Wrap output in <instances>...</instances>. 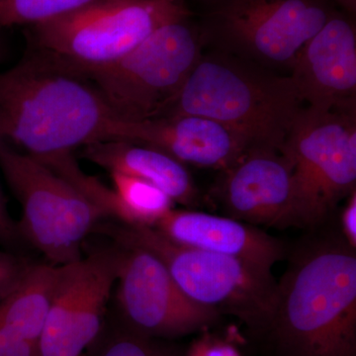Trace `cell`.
Segmentation results:
<instances>
[{
	"label": "cell",
	"mask_w": 356,
	"mask_h": 356,
	"mask_svg": "<svg viewBox=\"0 0 356 356\" xmlns=\"http://www.w3.org/2000/svg\"><path fill=\"white\" fill-rule=\"evenodd\" d=\"M116 115L88 74L31 47L0 74V142L54 168L74 149L112 139Z\"/></svg>",
	"instance_id": "obj_1"
},
{
	"label": "cell",
	"mask_w": 356,
	"mask_h": 356,
	"mask_svg": "<svg viewBox=\"0 0 356 356\" xmlns=\"http://www.w3.org/2000/svg\"><path fill=\"white\" fill-rule=\"evenodd\" d=\"M98 0H0V29L41 24Z\"/></svg>",
	"instance_id": "obj_20"
},
{
	"label": "cell",
	"mask_w": 356,
	"mask_h": 356,
	"mask_svg": "<svg viewBox=\"0 0 356 356\" xmlns=\"http://www.w3.org/2000/svg\"><path fill=\"white\" fill-rule=\"evenodd\" d=\"M19 236L17 224L11 219L6 200L0 191V243H13L16 242Z\"/></svg>",
	"instance_id": "obj_24"
},
{
	"label": "cell",
	"mask_w": 356,
	"mask_h": 356,
	"mask_svg": "<svg viewBox=\"0 0 356 356\" xmlns=\"http://www.w3.org/2000/svg\"><path fill=\"white\" fill-rule=\"evenodd\" d=\"M184 356H238L235 350L226 344L198 341L192 346Z\"/></svg>",
	"instance_id": "obj_25"
},
{
	"label": "cell",
	"mask_w": 356,
	"mask_h": 356,
	"mask_svg": "<svg viewBox=\"0 0 356 356\" xmlns=\"http://www.w3.org/2000/svg\"><path fill=\"white\" fill-rule=\"evenodd\" d=\"M222 172L218 192L228 217L255 227H287L292 168L280 149L250 147Z\"/></svg>",
	"instance_id": "obj_13"
},
{
	"label": "cell",
	"mask_w": 356,
	"mask_h": 356,
	"mask_svg": "<svg viewBox=\"0 0 356 356\" xmlns=\"http://www.w3.org/2000/svg\"><path fill=\"white\" fill-rule=\"evenodd\" d=\"M341 10L355 15L356 11V0H332Z\"/></svg>",
	"instance_id": "obj_26"
},
{
	"label": "cell",
	"mask_w": 356,
	"mask_h": 356,
	"mask_svg": "<svg viewBox=\"0 0 356 356\" xmlns=\"http://www.w3.org/2000/svg\"><path fill=\"white\" fill-rule=\"evenodd\" d=\"M154 229L177 245L235 257L268 273L285 255L280 241L228 216L173 209Z\"/></svg>",
	"instance_id": "obj_15"
},
{
	"label": "cell",
	"mask_w": 356,
	"mask_h": 356,
	"mask_svg": "<svg viewBox=\"0 0 356 356\" xmlns=\"http://www.w3.org/2000/svg\"><path fill=\"white\" fill-rule=\"evenodd\" d=\"M96 229L113 242L133 243L163 261L180 291L198 305L231 314L250 329L266 331L277 282L273 273L235 259L172 242L149 227L100 222Z\"/></svg>",
	"instance_id": "obj_4"
},
{
	"label": "cell",
	"mask_w": 356,
	"mask_h": 356,
	"mask_svg": "<svg viewBox=\"0 0 356 356\" xmlns=\"http://www.w3.org/2000/svg\"><path fill=\"white\" fill-rule=\"evenodd\" d=\"M0 168L22 208L19 235L53 266L81 259L83 241L109 213L37 159L1 142Z\"/></svg>",
	"instance_id": "obj_8"
},
{
	"label": "cell",
	"mask_w": 356,
	"mask_h": 356,
	"mask_svg": "<svg viewBox=\"0 0 356 356\" xmlns=\"http://www.w3.org/2000/svg\"><path fill=\"white\" fill-rule=\"evenodd\" d=\"M112 139L154 147L185 165L220 170L254 147L242 134L219 122L189 114L139 122L117 120Z\"/></svg>",
	"instance_id": "obj_14"
},
{
	"label": "cell",
	"mask_w": 356,
	"mask_h": 356,
	"mask_svg": "<svg viewBox=\"0 0 356 356\" xmlns=\"http://www.w3.org/2000/svg\"><path fill=\"white\" fill-rule=\"evenodd\" d=\"M341 229L346 242L356 248V191L348 197L341 214Z\"/></svg>",
	"instance_id": "obj_23"
},
{
	"label": "cell",
	"mask_w": 356,
	"mask_h": 356,
	"mask_svg": "<svg viewBox=\"0 0 356 356\" xmlns=\"http://www.w3.org/2000/svg\"><path fill=\"white\" fill-rule=\"evenodd\" d=\"M191 13L184 0H98L30 28L34 46L88 69L120 60L161 26Z\"/></svg>",
	"instance_id": "obj_9"
},
{
	"label": "cell",
	"mask_w": 356,
	"mask_h": 356,
	"mask_svg": "<svg viewBox=\"0 0 356 356\" xmlns=\"http://www.w3.org/2000/svg\"><path fill=\"white\" fill-rule=\"evenodd\" d=\"M115 300L121 325L152 339H179L217 322L220 314L180 291L163 261L146 248L114 242Z\"/></svg>",
	"instance_id": "obj_10"
},
{
	"label": "cell",
	"mask_w": 356,
	"mask_h": 356,
	"mask_svg": "<svg viewBox=\"0 0 356 356\" xmlns=\"http://www.w3.org/2000/svg\"><path fill=\"white\" fill-rule=\"evenodd\" d=\"M58 274V266L31 264L18 286L0 303V324L39 343Z\"/></svg>",
	"instance_id": "obj_17"
},
{
	"label": "cell",
	"mask_w": 356,
	"mask_h": 356,
	"mask_svg": "<svg viewBox=\"0 0 356 356\" xmlns=\"http://www.w3.org/2000/svg\"><path fill=\"white\" fill-rule=\"evenodd\" d=\"M280 151L292 168L287 227L320 226L356 191V112L304 106Z\"/></svg>",
	"instance_id": "obj_7"
},
{
	"label": "cell",
	"mask_w": 356,
	"mask_h": 356,
	"mask_svg": "<svg viewBox=\"0 0 356 356\" xmlns=\"http://www.w3.org/2000/svg\"><path fill=\"white\" fill-rule=\"evenodd\" d=\"M289 76L305 106L356 112V27L353 14L337 11L304 44Z\"/></svg>",
	"instance_id": "obj_12"
},
{
	"label": "cell",
	"mask_w": 356,
	"mask_h": 356,
	"mask_svg": "<svg viewBox=\"0 0 356 356\" xmlns=\"http://www.w3.org/2000/svg\"><path fill=\"white\" fill-rule=\"evenodd\" d=\"M115 282L114 245L60 266L39 339L41 356H83L102 331Z\"/></svg>",
	"instance_id": "obj_11"
},
{
	"label": "cell",
	"mask_w": 356,
	"mask_h": 356,
	"mask_svg": "<svg viewBox=\"0 0 356 356\" xmlns=\"http://www.w3.org/2000/svg\"><path fill=\"white\" fill-rule=\"evenodd\" d=\"M0 356H41L39 343L0 324Z\"/></svg>",
	"instance_id": "obj_22"
},
{
	"label": "cell",
	"mask_w": 356,
	"mask_h": 356,
	"mask_svg": "<svg viewBox=\"0 0 356 356\" xmlns=\"http://www.w3.org/2000/svg\"></svg>",
	"instance_id": "obj_28"
},
{
	"label": "cell",
	"mask_w": 356,
	"mask_h": 356,
	"mask_svg": "<svg viewBox=\"0 0 356 356\" xmlns=\"http://www.w3.org/2000/svg\"><path fill=\"white\" fill-rule=\"evenodd\" d=\"M1 56H2V50H1V47H0V58H1Z\"/></svg>",
	"instance_id": "obj_27"
},
{
	"label": "cell",
	"mask_w": 356,
	"mask_h": 356,
	"mask_svg": "<svg viewBox=\"0 0 356 356\" xmlns=\"http://www.w3.org/2000/svg\"><path fill=\"white\" fill-rule=\"evenodd\" d=\"M304 106L289 76L211 50L165 116L198 115L242 134L254 147L280 149Z\"/></svg>",
	"instance_id": "obj_3"
},
{
	"label": "cell",
	"mask_w": 356,
	"mask_h": 356,
	"mask_svg": "<svg viewBox=\"0 0 356 356\" xmlns=\"http://www.w3.org/2000/svg\"><path fill=\"white\" fill-rule=\"evenodd\" d=\"M339 8L332 0H204V47L289 76L299 51Z\"/></svg>",
	"instance_id": "obj_5"
},
{
	"label": "cell",
	"mask_w": 356,
	"mask_h": 356,
	"mask_svg": "<svg viewBox=\"0 0 356 356\" xmlns=\"http://www.w3.org/2000/svg\"><path fill=\"white\" fill-rule=\"evenodd\" d=\"M110 175L118 203L117 221L154 228L175 209V201L154 184L121 173Z\"/></svg>",
	"instance_id": "obj_18"
},
{
	"label": "cell",
	"mask_w": 356,
	"mask_h": 356,
	"mask_svg": "<svg viewBox=\"0 0 356 356\" xmlns=\"http://www.w3.org/2000/svg\"><path fill=\"white\" fill-rule=\"evenodd\" d=\"M203 48L200 27L191 13L161 26L112 64L77 67L88 74L119 120H149L165 116Z\"/></svg>",
	"instance_id": "obj_6"
},
{
	"label": "cell",
	"mask_w": 356,
	"mask_h": 356,
	"mask_svg": "<svg viewBox=\"0 0 356 356\" xmlns=\"http://www.w3.org/2000/svg\"><path fill=\"white\" fill-rule=\"evenodd\" d=\"M31 264L19 257L0 252V303L18 286Z\"/></svg>",
	"instance_id": "obj_21"
},
{
	"label": "cell",
	"mask_w": 356,
	"mask_h": 356,
	"mask_svg": "<svg viewBox=\"0 0 356 356\" xmlns=\"http://www.w3.org/2000/svg\"><path fill=\"white\" fill-rule=\"evenodd\" d=\"M356 248L327 236L295 252L266 331L280 356H356Z\"/></svg>",
	"instance_id": "obj_2"
},
{
	"label": "cell",
	"mask_w": 356,
	"mask_h": 356,
	"mask_svg": "<svg viewBox=\"0 0 356 356\" xmlns=\"http://www.w3.org/2000/svg\"><path fill=\"white\" fill-rule=\"evenodd\" d=\"M83 154L110 173L130 175L154 184L175 203H197L198 191L186 166L154 147L126 140H103L86 145Z\"/></svg>",
	"instance_id": "obj_16"
},
{
	"label": "cell",
	"mask_w": 356,
	"mask_h": 356,
	"mask_svg": "<svg viewBox=\"0 0 356 356\" xmlns=\"http://www.w3.org/2000/svg\"><path fill=\"white\" fill-rule=\"evenodd\" d=\"M86 356H184L177 346L165 339H152L142 336L121 324L99 336Z\"/></svg>",
	"instance_id": "obj_19"
}]
</instances>
